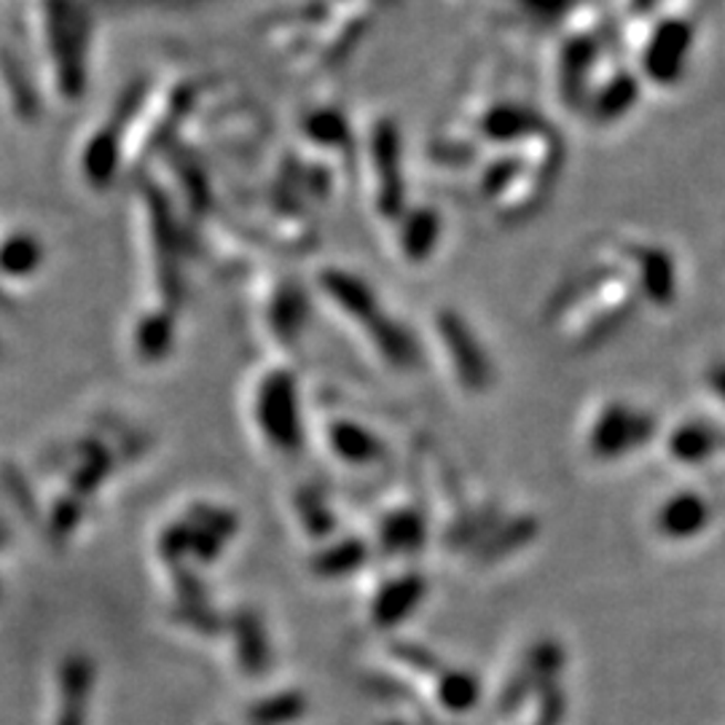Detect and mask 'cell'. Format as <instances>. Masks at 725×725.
Segmentation results:
<instances>
[{
  "label": "cell",
  "instance_id": "6da1fadb",
  "mask_svg": "<svg viewBox=\"0 0 725 725\" xmlns=\"http://www.w3.org/2000/svg\"><path fill=\"white\" fill-rule=\"evenodd\" d=\"M309 286L339 320L358 325V331L365 336H374L382 352H395V346H401L406 339L401 320L387 312L390 304L384 301L382 290L358 269L328 263L312 275Z\"/></svg>",
  "mask_w": 725,
  "mask_h": 725
},
{
  "label": "cell",
  "instance_id": "7a4b0ae2",
  "mask_svg": "<svg viewBox=\"0 0 725 725\" xmlns=\"http://www.w3.org/2000/svg\"><path fill=\"white\" fill-rule=\"evenodd\" d=\"M403 151L401 132L395 122L380 118L363 135L365 162V194L374 216L390 224V216L401 218L403 213Z\"/></svg>",
  "mask_w": 725,
  "mask_h": 725
}]
</instances>
